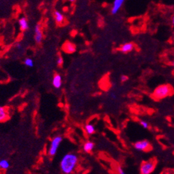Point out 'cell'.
Instances as JSON below:
<instances>
[{
    "mask_svg": "<svg viewBox=\"0 0 174 174\" xmlns=\"http://www.w3.org/2000/svg\"><path fill=\"white\" fill-rule=\"evenodd\" d=\"M62 77L60 74H56L53 76L52 85L56 89H59L62 86Z\"/></svg>",
    "mask_w": 174,
    "mask_h": 174,
    "instance_id": "cell-9",
    "label": "cell"
},
{
    "mask_svg": "<svg viewBox=\"0 0 174 174\" xmlns=\"http://www.w3.org/2000/svg\"><path fill=\"white\" fill-rule=\"evenodd\" d=\"M69 1H70V2L73 3V2H75V1H76V0H69Z\"/></svg>",
    "mask_w": 174,
    "mask_h": 174,
    "instance_id": "cell-25",
    "label": "cell"
},
{
    "mask_svg": "<svg viewBox=\"0 0 174 174\" xmlns=\"http://www.w3.org/2000/svg\"><path fill=\"white\" fill-rule=\"evenodd\" d=\"M117 173H120V174H124V173H125V172H124V169L121 166L117 167Z\"/></svg>",
    "mask_w": 174,
    "mask_h": 174,
    "instance_id": "cell-21",
    "label": "cell"
},
{
    "mask_svg": "<svg viewBox=\"0 0 174 174\" xmlns=\"http://www.w3.org/2000/svg\"><path fill=\"white\" fill-rule=\"evenodd\" d=\"M173 66L174 67V58H173Z\"/></svg>",
    "mask_w": 174,
    "mask_h": 174,
    "instance_id": "cell-26",
    "label": "cell"
},
{
    "mask_svg": "<svg viewBox=\"0 0 174 174\" xmlns=\"http://www.w3.org/2000/svg\"><path fill=\"white\" fill-rule=\"evenodd\" d=\"M17 49H21V48H22V46H21V44H19V43L17 44Z\"/></svg>",
    "mask_w": 174,
    "mask_h": 174,
    "instance_id": "cell-22",
    "label": "cell"
},
{
    "mask_svg": "<svg viewBox=\"0 0 174 174\" xmlns=\"http://www.w3.org/2000/svg\"><path fill=\"white\" fill-rule=\"evenodd\" d=\"M134 44L131 42H128L124 44L123 45L121 46L120 47V51L123 53H127L131 52L134 49Z\"/></svg>",
    "mask_w": 174,
    "mask_h": 174,
    "instance_id": "cell-8",
    "label": "cell"
},
{
    "mask_svg": "<svg viewBox=\"0 0 174 174\" xmlns=\"http://www.w3.org/2000/svg\"><path fill=\"white\" fill-rule=\"evenodd\" d=\"M10 167V163L7 159L0 160V168L2 170H7Z\"/></svg>",
    "mask_w": 174,
    "mask_h": 174,
    "instance_id": "cell-16",
    "label": "cell"
},
{
    "mask_svg": "<svg viewBox=\"0 0 174 174\" xmlns=\"http://www.w3.org/2000/svg\"><path fill=\"white\" fill-rule=\"evenodd\" d=\"M57 64L58 65H62L63 64V58L62 56H58V59H57Z\"/></svg>",
    "mask_w": 174,
    "mask_h": 174,
    "instance_id": "cell-19",
    "label": "cell"
},
{
    "mask_svg": "<svg viewBox=\"0 0 174 174\" xmlns=\"http://www.w3.org/2000/svg\"><path fill=\"white\" fill-rule=\"evenodd\" d=\"M78 157L72 153L66 154L62 158L60 163V170L65 174H70L74 171L77 166Z\"/></svg>",
    "mask_w": 174,
    "mask_h": 174,
    "instance_id": "cell-1",
    "label": "cell"
},
{
    "mask_svg": "<svg viewBox=\"0 0 174 174\" xmlns=\"http://www.w3.org/2000/svg\"><path fill=\"white\" fill-rule=\"evenodd\" d=\"M156 162L154 160H149L141 163L140 166V173L141 174H150L154 171L156 168Z\"/></svg>",
    "mask_w": 174,
    "mask_h": 174,
    "instance_id": "cell-4",
    "label": "cell"
},
{
    "mask_svg": "<svg viewBox=\"0 0 174 174\" xmlns=\"http://www.w3.org/2000/svg\"><path fill=\"white\" fill-rule=\"evenodd\" d=\"M62 141H63V137L61 136H56L52 138L49 149V154L50 156H54L56 155Z\"/></svg>",
    "mask_w": 174,
    "mask_h": 174,
    "instance_id": "cell-3",
    "label": "cell"
},
{
    "mask_svg": "<svg viewBox=\"0 0 174 174\" xmlns=\"http://www.w3.org/2000/svg\"><path fill=\"white\" fill-rule=\"evenodd\" d=\"M53 16H54L55 21L58 24H62L65 20V17L59 11H55L54 13H53Z\"/></svg>",
    "mask_w": 174,
    "mask_h": 174,
    "instance_id": "cell-12",
    "label": "cell"
},
{
    "mask_svg": "<svg viewBox=\"0 0 174 174\" xmlns=\"http://www.w3.org/2000/svg\"><path fill=\"white\" fill-rule=\"evenodd\" d=\"M44 35L40 24H36L34 28V40L37 44H41L43 41Z\"/></svg>",
    "mask_w": 174,
    "mask_h": 174,
    "instance_id": "cell-7",
    "label": "cell"
},
{
    "mask_svg": "<svg viewBox=\"0 0 174 174\" xmlns=\"http://www.w3.org/2000/svg\"><path fill=\"white\" fill-rule=\"evenodd\" d=\"M63 49L64 50V51H65L67 53H73L74 52H75L76 47L72 43L66 42L64 44Z\"/></svg>",
    "mask_w": 174,
    "mask_h": 174,
    "instance_id": "cell-11",
    "label": "cell"
},
{
    "mask_svg": "<svg viewBox=\"0 0 174 174\" xmlns=\"http://www.w3.org/2000/svg\"><path fill=\"white\" fill-rule=\"evenodd\" d=\"M24 64L27 67H33V60L30 58H27L24 60Z\"/></svg>",
    "mask_w": 174,
    "mask_h": 174,
    "instance_id": "cell-17",
    "label": "cell"
},
{
    "mask_svg": "<svg viewBox=\"0 0 174 174\" xmlns=\"http://www.w3.org/2000/svg\"><path fill=\"white\" fill-rule=\"evenodd\" d=\"M19 27H20L21 31H26V30H28V28H29L27 19L24 17H21L20 19H19Z\"/></svg>",
    "mask_w": 174,
    "mask_h": 174,
    "instance_id": "cell-10",
    "label": "cell"
},
{
    "mask_svg": "<svg viewBox=\"0 0 174 174\" xmlns=\"http://www.w3.org/2000/svg\"><path fill=\"white\" fill-rule=\"evenodd\" d=\"M128 80H129V78H128L127 75H123L120 77V80L122 83H124V82H127Z\"/></svg>",
    "mask_w": 174,
    "mask_h": 174,
    "instance_id": "cell-20",
    "label": "cell"
},
{
    "mask_svg": "<svg viewBox=\"0 0 174 174\" xmlns=\"http://www.w3.org/2000/svg\"><path fill=\"white\" fill-rule=\"evenodd\" d=\"M139 124H141V126L144 129H149V124L145 120H140L139 121Z\"/></svg>",
    "mask_w": 174,
    "mask_h": 174,
    "instance_id": "cell-18",
    "label": "cell"
},
{
    "mask_svg": "<svg viewBox=\"0 0 174 174\" xmlns=\"http://www.w3.org/2000/svg\"><path fill=\"white\" fill-rule=\"evenodd\" d=\"M126 0H114L112 6L111 8V14L112 15H115L120 12Z\"/></svg>",
    "mask_w": 174,
    "mask_h": 174,
    "instance_id": "cell-6",
    "label": "cell"
},
{
    "mask_svg": "<svg viewBox=\"0 0 174 174\" xmlns=\"http://www.w3.org/2000/svg\"><path fill=\"white\" fill-rule=\"evenodd\" d=\"M9 117L8 112L7 109L4 107L0 106V122H4Z\"/></svg>",
    "mask_w": 174,
    "mask_h": 174,
    "instance_id": "cell-13",
    "label": "cell"
},
{
    "mask_svg": "<svg viewBox=\"0 0 174 174\" xmlns=\"http://www.w3.org/2000/svg\"><path fill=\"white\" fill-rule=\"evenodd\" d=\"M134 147L135 149L140 152H148L152 149L151 144L147 140H141V141H136L134 144Z\"/></svg>",
    "mask_w": 174,
    "mask_h": 174,
    "instance_id": "cell-5",
    "label": "cell"
},
{
    "mask_svg": "<svg viewBox=\"0 0 174 174\" xmlns=\"http://www.w3.org/2000/svg\"><path fill=\"white\" fill-rule=\"evenodd\" d=\"M94 147H95V144L92 141H88L85 142L84 146H83V150H84L85 152L90 153L93 150Z\"/></svg>",
    "mask_w": 174,
    "mask_h": 174,
    "instance_id": "cell-14",
    "label": "cell"
},
{
    "mask_svg": "<svg viewBox=\"0 0 174 174\" xmlns=\"http://www.w3.org/2000/svg\"><path fill=\"white\" fill-rule=\"evenodd\" d=\"M85 130L86 131V133L88 135H92L95 134L96 129L95 126L92 124H87L85 127Z\"/></svg>",
    "mask_w": 174,
    "mask_h": 174,
    "instance_id": "cell-15",
    "label": "cell"
},
{
    "mask_svg": "<svg viewBox=\"0 0 174 174\" xmlns=\"http://www.w3.org/2000/svg\"><path fill=\"white\" fill-rule=\"evenodd\" d=\"M171 23L172 25L174 26V14H173V17H172V19H171Z\"/></svg>",
    "mask_w": 174,
    "mask_h": 174,
    "instance_id": "cell-23",
    "label": "cell"
},
{
    "mask_svg": "<svg viewBox=\"0 0 174 174\" xmlns=\"http://www.w3.org/2000/svg\"><path fill=\"white\" fill-rule=\"evenodd\" d=\"M111 97H112V98H113V99H116L117 96H116V95H115V94H112V95H111Z\"/></svg>",
    "mask_w": 174,
    "mask_h": 174,
    "instance_id": "cell-24",
    "label": "cell"
},
{
    "mask_svg": "<svg viewBox=\"0 0 174 174\" xmlns=\"http://www.w3.org/2000/svg\"><path fill=\"white\" fill-rule=\"evenodd\" d=\"M173 93V90L169 85H161L156 88L152 93V97L155 99H162Z\"/></svg>",
    "mask_w": 174,
    "mask_h": 174,
    "instance_id": "cell-2",
    "label": "cell"
}]
</instances>
